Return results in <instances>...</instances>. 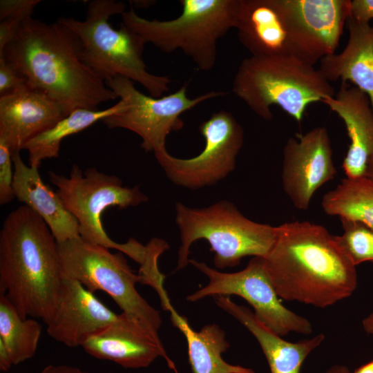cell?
Here are the masks:
<instances>
[{
	"instance_id": "cell-17",
	"label": "cell",
	"mask_w": 373,
	"mask_h": 373,
	"mask_svg": "<svg viewBox=\"0 0 373 373\" xmlns=\"http://www.w3.org/2000/svg\"><path fill=\"white\" fill-rule=\"evenodd\" d=\"M65 117L59 104L46 94L23 84L0 96V140L13 154Z\"/></svg>"
},
{
	"instance_id": "cell-6",
	"label": "cell",
	"mask_w": 373,
	"mask_h": 373,
	"mask_svg": "<svg viewBox=\"0 0 373 373\" xmlns=\"http://www.w3.org/2000/svg\"><path fill=\"white\" fill-rule=\"evenodd\" d=\"M175 211L181 240L175 270L188 265L190 247L200 239L209 243L214 265L221 269L237 266L246 256L265 258L276 240V227L248 219L226 200L202 209L178 202Z\"/></svg>"
},
{
	"instance_id": "cell-5",
	"label": "cell",
	"mask_w": 373,
	"mask_h": 373,
	"mask_svg": "<svg viewBox=\"0 0 373 373\" xmlns=\"http://www.w3.org/2000/svg\"><path fill=\"white\" fill-rule=\"evenodd\" d=\"M232 91L265 120L273 118L271 107L277 105L298 122L309 104L335 95L319 69L293 56L245 58L234 76Z\"/></svg>"
},
{
	"instance_id": "cell-7",
	"label": "cell",
	"mask_w": 373,
	"mask_h": 373,
	"mask_svg": "<svg viewBox=\"0 0 373 373\" xmlns=\"http://www.w3.org/2000/svg\"><path fill=\"white\" fill-rule=\"evenodd\" d=\"M182 12L166 21L146 19L133 6L122 23L165 53L181 50L198 68L209 70L217 59V42L235 28L239 0H180Z\"/></svg>"
},
{
	"instance_id": "cell-31",
	"label": "cell",
	"mask_w": 373,
	"mask_h": 373,
	"mask_svg": "<svg viewBox=\"0 0 373 373\" xmlns=\"http://www.w3.org/2000/svg\"><path fill=\"white\" fill-rule=\"evenodd\" d=\"M350 17L360 23H370L373 19V0H350Z\"/></svg>"
},
{
	"instance_id": "cell-4",
	"label": "cell",
	"mask_w": 373,
	"mask_h": 373,
	"mask_svg": "<svg viewBox=\"0 0 373 373\" xmlns=\"http://www.w3.org/2000/svg\"><path fill=\"white\" fill-rule=\"evenodd\" d=\"M126 4L115 0L89 1L83 21L61 17L57 21L66 26L79 38L82 61L103 81L123 77L140 84L154 97H160L169 88L168 76L151 74L143 60L145 42L122 23L112 28L108 20L122 15Z\"/></svg>"
},
{
	"instance_id": "cell-24",
	"label": "cell",
	"mask_w": 373,
	"mask_h": 373,
	"mask_svg": "<svg viewBox=\"0 0 373 373\" xmlns=\"http://www.w3.org/2000/svg\"><path fill=\"white\" fill-rule=\"evenodd\" d=\"M124 102L119 101L104 110L76 109L61 119L52 128L28 140L23 146L28 152L29 165L39 168L42 160L57 157L61 141L67 136L79 133L99 120L120 111Z\"/></svg>"
},
{
	"instance_id": "cell-16",
	"label": "cell",
	"mask_w": 373,
	"mask_h": 373,
	"mask_svg": "<svg viewBox=\"0 0 373 373\" xmlns=\"http://www.w3.org/2000/svg\"><path fill=\"white\" fill-rule=\"evenodd\" d=\"M82 348L96 358L111 361L125 368L146 367L162 357L171 370L178 373L158 334L123 313L105 329L90 337Z\"/></svg>"
},
{
	"instance_id": "cell-23",
	"label": "cell",
	"mask_w": 373,
	"mask_h": 373,
	"mask_svg": "<svg viewBox=\"0 0 373 373\" xmlns=\"http://www.w3.org/2000/svg\"><path fill=\"white\" fill-rule=\"evenodd\" d=\"M171 319L184 334L188 347L189 361L193 373H255L251 368L226 362L222 354L230 345L224 331L215 323L203 326L195 331L187 320L170 305Z\"/></svg>"
},
{
	"instance_id": "cell-22",
	"label": "cell",
	"mask_w": 373,
	"mask_h": 373,
	"mask_svg": "<svg viewBox=\"0 0 373 373\" xmlns=\"http://www.w3.org/2000/svg\"><path fill=\"white\" fill-rule=\"evenodd\" d=\"M315 64L336 53L345 24L350 17V0H293Z\"/></svg>"
},
{
	"instance_id": "cell-2",
	"label": "cell",
	"mask_w": 373,
	"mask_h": 373,
	"mask_svg": "<svg viewBox=\"0 0 373 373\" xmlns=\"http://www.w3.org/2000/svg\"><path fill=\"white\" fill-rule=\"evenodd\" d=\"M276 227L275 242L264 262L280 298L325 308L354 293L356 266L335 236L307 221Z\"/></svg>"
},
{
	"instance_id": "cell-10",
	"label": "cell",
	"mask_w": 373,
	"mask_h": 373,
	"mask_svg": "<svg viewBox=\"0 0 373 373\" xmlns=\"http://www.w3.org/2000/svg\"><path fill=\"white\" fill-rule=\"evenodd\" d=\"M105 83L124 105L118 113L103 119V123L109 128H122L134 132L142 140L141 147L154 154L166 150L168 135L182 128L180 115L183 113L204 101L226 95L223 91H210L191 99L187 95V84H184L170 95L154 97L141 93L133 81L123 77Z\"/></svg>"
},
{
	"instance_id": "cell-8",
	"label": "cell",
	"mask_w": 373,
	"mask_h": 373,
	"mask_svg": "<svg viewBox=\"0 0 373 373\" xmlns=\"http://www.w3.org/2000/svg\"><path fill=\"white\" fill-rule=\"evenodd\" d=\"M50 182L66 209L79 224V236L84 240L107 249H115L141 262L146 247L131 238L125 243H117L109 238L102 222L104 211L111 207L123 209L148 200L139 186H124L115 175H107L95 168L84 172L75 164L69 178L49 172Z\"/></svg>"
},
{
	"instance_id": "cell-18",
	"label": "cell",
	"mask_w": 373,
	"mask_h": 373,
	"mask_svg": "<svg viewBox=\"0 0 373 373\" xmlns=\"http://www.w3.org/2000/svg\"><path fill=\"white\" fill-rule=\"evenodd\" d=\"M344 122L350 144L342 166L347 178L365 176L373 155V111L368 96L355 86L342 82L333 97L322 101Z\"/></svg>"
},
{
	"instance_id": "cell-20",
	"label": "cell",
	"mask_w": 373,
	"mask_h": 373,
	"mask_svg": "<svg viewBox=\"0 0 373 373\" xmlns=\"http://www.w3.org/2000/svg\"><path fill=\"white\" fill-rule=\"evenodd\" d=\"M216 305L245 326L256 338L271 373H300L307 356L325 340L323 334L297 342L285 341L261 323L254 313L235 303L229 296H215Z\"/></svg>"
},
{
	"instance_id": "cell-36",
	"label": "cell",
	"mask_w": 373,
	"mask_h": 373,
	"mask_svg": "<svg viewBox=\"0 0 373 373\" xmlns=\"http://www.w3.org/2000/svg\"><path fill=\"white\" fill-rule=\"evenodd\" d=\"M365 176L373 180V155L367 160Z\"/></svg>"
},
{
	"instance_id": "cell-29",
	"label": "cell",
	"mask_w": 373,
	"mask_h": 373,
	"mask_svg": "<svg viewBox=\"0 0 373 373\" xmlns=\"http://www.w3.org/2000/svg\"><path fill=\"white\" fill-rule=\"evenodd\" d=\"M12 154L8 144L0 140V204L10 203L15 198L13 193L14 168Z\"/></svg>"
},
{
	"instance_id": "cell-3",
	"label": "cell",
	"mask_w": 373,
	"mask_h": 373,
	"mask_svg": "<svg viewBox=\"0 0 373 373\" xmlns=\"http://www.w3.org/2000/svg\"><path fill=\"white\" fill-rule=\"evenodd\" d=\"M62 278L57 242L46 223L26 205L11 211L0 231V294L22 318L47 324Z\"/></svg>"
},
{
	"instance_id": "cell-1",
	"label": "cell",
	"mask_w": 373,
	"mask_h": 373,
	"mask_svg": "<svg viewBox=\"0 0 373 373\" xmlns=\"http://www.w3.org/2000/svg\"><path fill=\"white\" fill-rule=\"evenodd\" d=\"M82 42L66 26L32 17L0 52L30 87L57 102L66 116L76 109L97 111L117 98L82 59Z\"/></svg>"
},
{
	"instance_id": "cell-25",
	"label": "cell",
	"mask_w": 373,
	"mask_h": 373,
	"mask_svg": "<svg viewBox=\"0 0 373 373\" xmlns=\"http://www.w3.org/2000/svg\"><path fill=\"white\" fill-rule=\"evenodd\" d=\"M321 206L327 215L360 221L373 229V180H342L323 195Z\"/></svg>"
},
{
	"instance_id": "cell-26",
	"label": "cell",
	"mask_w": 373,
	"mask_h": 373,
	"mask_svg": "<svg viewBox=\"0 0 373 373\" xmlns=\"http://www.w3.org/2000/svg\"><path fill=\"white\" fill-rule=\"evenodd\" d=\"M42 327L34 318H22L16 307L0 294V343L8 351L13 365L35 354Z\"/></svg>"
},
{
	"instance_id": "cell-34",
	"label": "cell",
	"mask_w": 373,
	"mask_h": 373,
	"mask_svg": "<svg viewBox=\"0 0 373 373\" xmlns=\"http://www.w3.org/2000/svg\"><path fill=\"white\" fill-rule=\"evenodd\" d=\"M353 373H373V359L356 369Z\"/></svg>"
},
{
	"instance_id": "cell-15",
	"label": "cell",
	"mask_w": 373,
	"mask_h": 373,
	"mask_svg": "<svg viewBox=\"0 0 373 373\" xmlns=\"http://www.w3.org/2000/svg\"><path fill=\"white\" fill-rule=\"evenodd\" d=\"M75 279L63 276L55 312L46 324L54 340L69 347L82 346L118 317Z\"/></svg>"
},
{
	"instance_id": "cell-33",
	"label": "cell",
	"mask_w": 373,
	"mask_h": 373,
	"mask_svg": "<svg viewBox=\"0 0 373 373\" xmlns=\"http://www.w3.org/2000/svg\"><path fill=\"white\" fill-rule=\"evenodd\" d=\"M364 331L370 334H373V311L362 321Z\"/></svg>"
},
{
	"instance_id": "cell-28",
	"label": "cell",
	"mask_w": 373,
	"mask_h": 373,
	"mask_svg": "<svg viewBox=\"0 0 373 373\" xmlns=\"http://www.w3.org/2000/svg\"><path fill=\"white\" fill-rule=\"evenodd\" d=\"M40 0L0 1V52L16 36L22 23L32 17Z\"/></svg>"
},
{
	"instance_id": "cell-19",
	"label": "cell",
	"mask_w": 373,
	"mask_h": 373,
	"mask_svg": "<svg viewBox=\"0 0 373 373\" xmlns=\"http://www.w3.org/2000/svg\"><path fill=\"white\" fill-rule=\"evenodd\" d=\"M15 198L37 213L57 242L79 236V224L61 198L42 180L38 168L26 165L19 151L12 154Z\"/></svg>"
},
{
	"instance_id": "cell-13",
	"label": "cell",
	"mask_w": 373,
	"mask_h": 373,
	"mask_svg": "<svg viewBox=\"0 0 373 373\" xmlns=\"http://www.w3.org/2000/svg\"><path fill=\"white\" fill-rule=\"evenodd\" d=\"M199 130L205 144L197 156L178 158L166 150L155 154L173 183L192 189L213 184L231 172L244 142L242 126L226 111L213 113Z\"/></svg>"
},
{
	"instance_id": "cell-27",
	"label": "cell",
	"mask_w": 373,
	"mask_h": 373,
	"mask_svg": "<svg viewBox=\"0 0 373 373\" xmlns=\"http://www.w3.org/2000/svg\"><path fill=\"white\" fill-rule=\"evenodd\" d=\"M340 220L343 233L336 239L352 263L373 262V229L360 221Z\"/></svg>"
},
{
	"instance_id": "cell-37",
	"label": "cell",
	"mask_w": 373,
	"mask_h": 373,
	"mask_svg": "<svg viewBox=\"0 0 373 373\" xmlns=\"http://www.w3.org/2000/svg\"><path fill=\"white\" fill-rule=\"evenodd\" d=\"M109 373H111V372H109Z\"/></svg>"
},
{
	"instance_id": "cell-9",
	"label": "cell",
	"mask_w": 373,
	"mask_h": 373,
	"mask_svg": "<svg viewBox=\"0 0 373 373\" xmlns=\"http://www.w3.org/2000/svg\"><path fill=\"white\" fill-rule=\"evenodd\" d=\"M57 248L64 276L77 280L93 293L106 292L122 313L158 334L162 325L160 312L136 289L141 278L131 269L122 252L113 254L80 236L57 242Z\"/></svg>"
},
{
	"instance_id": "cell-11",
	"label": "cell",
	"mask_w": 373,
	"mask_h": 373,
	"mask_svg": "<svg viewBox=\"0 0 373 373\" xmlns=\"http://www.w3.org/2000/svg\"><path fill=\"white\" fill-rule=\"evenodd\" d=\"M196 269L209 279L204 287L186 296L195 302L209 296H238L254 309L256 318L270 330L280 336L291 332L309 334L310 321L285 307L281 303L267 273L264 258L253 257L245 269L227 273L209 267L203 262L189 260Z\"/></svg>"
},
{
	"instance_id": "cell-14",
	"label": "cell",
	"mask_w": 373,
	"mask_h": 373,
	"mask_svg": "<svg viewBox=\"0 0 373 373\" xmlns=\"http://www.w3.org/2000/svg\"><path fill=\"white\" fill-rule=\"evenodd\" d=\"M327 130L318 126L297 138L289 137L284 146L283 188L298 210H307L316 191L332 180L337 171Z\"/></svg>"
},
{
	"instance_id": "cell-21",
	"label": "cell",
	"mask_w": 373,
	"mask_h": 373,
	"mask_svg": "<svg viewBox=\"0 0 373 373\" xmlns=\"http://www.w3.org/2000/svg\"><path fill=\"white\" fill-rule=\"evenodd\" d=\"M347 25L345 47L321 59L318 69L329 82H352L368 96L373 111V26L351 17Z\"/></svg>"
},
{
	"instance_id": "cell-35",
	"label": "cell",
	"mask_w": 373,
	"mask_h": 373,
	"mask_svg": "<svg viewBox=\"0 0 373 373\" xmlns=\"http://www.w3.org/2000/svg\"><path fill=\"white\" fill-rule=\"evenodd\" d=\"M324 373H350V372L345 365H334L326 370Z\"/></svg>"
},
{
	"instance_id": "cell-12",
	"label": "cell",
	"mask_w": 373,
	"mask_h": 373,
	"mask_svg": "<svg viewBox=\"0 0 373 373\" xmlns=\"http://www.w3.org/2000/svg\"><path fill=\"white\" fill-rule=\"evenodd\" d=\"M235 28L251 56H293L314 66L293 0H239Z\"/></svg>"
},
{
	"instance_id": "cell-30",
	"label": "cell",
	"mask_w": 373,
	"mask_h": 373,
	"mask_svg": "<svg viewBox=\"0 0 373 373\" xmlns=\"http://www.w3.org/2000/svg\"><path fill=\"white\" fill-rule=\"evenodd\" d=\"M25 84L26 79L3 56H0V96Z\"/></svg>"
},
{
	"instance_id": "cell-32",
	"label": "cell",
	"mask_w": 373,
	"mask_h": 373,
	"mask_svg": "<svg viewBox=\"0 0 373 373\" xmlns=\"http://www.w3.org/2000/svg\"><path fill=\"white\" fill-rule=\"evenodd\" d=\"M40 373H88L77 367L66 365H48Z\"/></svg>"
}]
</instances>
